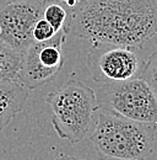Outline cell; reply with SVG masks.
Wrapping results in <instances>:
<instances>
[{
	"label": "cell",
	"instance_id": "1",
	"mask_svg": "<svg viewBox=\"0 0 157 160\" xmlns=\"http://www.w3.org/2000/svg\"><path fill=\"white\" fill-rule=\"evenodd\" d=\"M66 35L90 41L141 48L157 35L154 0H81L68 10Z\"/></svg>",
	"mask_w": 157,
	"mask_h": 160
},
{
	"label": "cell",
	"instance_id": "2",
	"mask_svg": "<svg viewBox=\"0 0 157 160\" xmlns=\"http://www.w3.org/2000/svg\"><path fill=\"white\" fill-rule=\"evenodd\" d=\"M157 124L141 123L98 108L90 140L101 160H145L151 155Z\"/></svg>",
	"mask_w": 157,
	"mask_h": 160
},
{
	"label": "cell",
	"instance_id": "3",
	"mask_svg": "<svg viewBox=\"0 0 157 160\" xmlns=\"http://www.w3.org/2000/svg\"><path fill=\"white\" fill-rule=\"evenodd\" d=\"M45 102L52 110V124L58 137L73 144L88 134L93 115L99 108L96 92L76 79H70L48 94Z\"/></svg>",
	"mask_w": 157,
	"mask_h": 160
},
{
	"label": "cell",
	"instance_id": "4",
	"mask_svg": "<svg viewBox=\"0 0 157 160\" xmlns=\"http://www.w3.org/2000/svg\"><path fill=\"white\" fill-rule=\"evenodd\" d=\"M99 108L141 123L157 124V100L144 79L102 84L96 92Z\"/></svg>",
	"mask_w": 157,
	"mask_h": 160
},
{
	"label": "cell",
	"instance_id": "5",
	"mask_svg": "<svg viewBox=\"0 0 157 160\" xmlns=\"http://www.w3.org/2000/svg\"><path fill=\"white\" fill-rule=\"evenodd\" d=\"M86 64L96 82L111 84L139 78L145 62L137 47L92 43L86 54Z\"/></svg>",
	"mask_w": 157,
	"mask_h": 160
},
{
	"label": "cell",
	"instance_id": "6",
	"mask_svg": "<svg viewBox=\"0 0 157 160\" xmlns=\"http://www.w3.org/2000/svg\"><path fill=\"white\" fill-rule=\"evenodd\" d=\"M66 33L60 30L54 37L43 42H33L22 57L17 81L26 89L35 90L57 78L64 65L61 47Z\"/></svg>",
	"mask_w": 157,
	"mask_h": 160
},
{
	"label": "cell",
	"instance_id": "7",
	"mask_svg": "<svg viewBox=\"0 0 157 160\" xmlns=\"http://www.w3.org/2000/svg\"><path fill=\"white\" fill-rule=\"evenodd\" d=\"M43 0H11L0 9V38L20 54L35 42L33 27L42 18Z\"/></svg>",
	"mask_w": 157,
	"mask_h": 160
},
{
	"label": "cell",
	"instance_id": "8",
	"mask_svg": "<svg viewBox=\"0 0 157 160\" xmlns=\"http://www.w3.org/2000/svg\"><path fill=\"white\" fill-rule=\"evenodd\" d=\"M28 95V89L17 80L0 81V132L22 111Z\"/></svg>",
	"mask_w": 157,
	"mask_h": 160
},
{
	"label": "cell",
	"instance_id": "9",
	"mask_svg": "<svg viewBox=\"0 0 157 160\" xmlns=\"http://www.w3.org/2000/svg\"><path fill=\"white\" fill-rule=\"evenodd\" d=\"M22 57L0 38V81L17 80Z\"/></svg>",
	"mask_w": 157,
	"mask_h": 160
},
{
	"label": "cell",
	"instance_id": "10",
	"mask_svg": "<svg viewBox=\"0 0 157 160\" xmlns=\"http://www.w3.org/2000/svg\"><path fill=\"white\" fill-rule=\"evenodd\" d=\"M42 18L47 20L52 27L59 32L64 30L66 21H68V10L65 5L58 0H43V11Z\"/></svg>",
	"mask_w": 157,
	"mask_h": 160
},
{
	"label": "cell",
	"instance_id": "11",
	"mask_svg": "<svg viewBox=\"0 0 157 160\" xmlns=\"http://www.w3.org/2000/svg\"><path fill=\"white\" fill-rule=\"evenodd\" d=\"M140 78L146 81L157 100V49L145 62Z\"/></svg>",
	"mask_w": 157,
	"mask_h": 160
},
{
	"label": "cell",
	"instance_id": "12",
	"mask_svg": "<svg viewBox=\"0 0 157 160\" xmlns=\"http://www.w3.org/2000/svg\"><path fill=\"white\" fill-rule=\"evenodd\" d=\"M55 33H57V31L43 18H40L33 27V40L36 42H43V41L50 40L52 37L55 36Z\"/></svg>",
	"mask_w": 157,
	"mask_h": 160
},
{
	"label": "cell",
	"instance_id": "13",
	"mask_svg": "<svg viewBox=\"0 0 157 160\" xmlns=\"http://www.w3.org/2000/svg\"><path fill=\"white\" fill-rule=\"evenodd\" d=\"M58 1H60L61 4H64L66 8L71 9V8H75L81 0H58Z\"/></svg>",
	"mask_w": 157,
	"mask_h": 160
},
{
	"label": "cell",
	"instance_id": "14",
	"mask_svg": "<svg viewBox=\"0 0 157 160\" xmlns=\"http://www.w3.org/2000/svg\"><path fill=\"white\" fill-rule=\"evenodd\" d=\"M55 160H82V159H78L76 157H71V155H65V154H60L58 158Z\"/></svg>",
	"mask_w": 157,
	"mask_h": 160
},
{
	"label": "cell",
	"instance_id": "15",
	"mask_svg": "<svg viewBox=\"0 0 157 160\" xmlns=\"http://www.w3.org/2000/svg\"><path fill=\"white\" fill-rule=\"evenodd\" d=\"M154 1H155V2H156V5H157V0H154Z\"/></svg>",
	"mask_w": 157,
	"mask_h": 160
}]
</instances>
